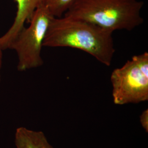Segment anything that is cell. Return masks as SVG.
I'll use <instances>...</instances> for the list:
<instances>
[{"instance_id": "cell-1", "label": "cell", "mask_w": 148, "mask_h": 148, "mask_svg": "<svg viewBox=\"0 0 148 148\" xmlns=\"http://www.w3.org/2000/svg\"><path fill=\"white\" fill-rule=\"evenodd\" d=\"M112 34L88 21L65 16L54 17L49 25L43 46L80 49L110 66L115 52Z\"/></svg>"}, {"instance_id": "cell-2", "label": "cell", "mask_w": 148, "mask_h": 148, "mask_svg": "<svg viewBox=\"0 0 148 148\" xmlns=\"http://www.w3.org/2000/svg\"><path fill=\"white\" fill-rule=\"evenodd\" d=\"M143 5L138 0H74L63 16L88 21L113 32L132 31L144 22Z\"/></svg>"}, {"instance_id": "cell-3", "label": "cell", "mask_w": 148, "mask_h": 148, "mask_svg": "<svg viewBox=\"0 0 148 148\" xmlns=\"http://www.w3.org/2000/svg\"><path fill=\"white\" fill-rule=\"evenodd\" d=\"M113 101L116 105L148 100V53L133 56L110 76Z\"/></svg>"}, {"instance_id": "cell-4", "label": "cell", "mask_w": 148, "mask_h": 148, "mask_svg": "<svg viewBox=\"0 0 148 148\" xmlns=\"http://www.w3.org/2000/svg\"><path fill=\"white\" fill-rule=\"evenodd\" d=\"M53 18L45 4L39 6L34 12L29 26L24 27L12 41L9 48L16 53L18 70L25 71L43 64V43Z\"/></svg>"}, {"instance_id": "cell-5", "label": "cell", "mask_w": 148, "mask_h": 148, "mask_svg": "<svg viewBox=\"0 0 148 148\" xmlns=\"http://www.w3.org/2000/svg\"><path fill=\"white\" fill-rule=\"evenodd\" d=\"M17 10L14 21L10 28L0 37V47L3 51L9 46L17 34L29 23L34 12L37 8L45 3V0H14Z\"/></svg>"}, {"instance_id": "cell-6", "label": "cell", "mask_w": 148, "mask_h": 148, "mask_svg": "<svg viewBox=\"0 0 148 148\" xmlns=\"http://www.w3.org/2000/svg\"><path fill=\"white\" fill-rule=\"evenodd\" d=\"M14 142L16 148H53L42 131H33L25 127L16 129Z\"/></svg>"}, {"instance_id": "cell-7", "label": "cell", "mask_w": 148, "mask_h": 148, "mask_svg": "<svg viewBox=\"0 0 148 148\" xmlns=\"http://www.w3.org/2000/svg\"><path fill=\"white\" fill-rule=\"evenodd\" d=\"M74 0H45V5L55 18L64 16Z\"/></svg>"}, {"instance_id": "cell-8", "label": "cell", "mask_w": 148, "mask_h": 148, "mask_svg": "<svg viewBox=\"0 0 148 148\" xmlns=\"http://www.w3.org/2000/svg\"><path fill=\"white\" fill-rule=\"evenodd\" d=\"M140 122L142 126L145 131L148 132V109H145L142 112L140 116Z\"/></svg>"}, {"instance_id": "cell-9", "label": "cell", "mask_w": 148, "mask_h": 148, "mask_svg": "<svg viewBox=\"0 0 148 148\" xmlns=\"http://www.w3.org/2000/svg\"><path fill=\"white\" fill-rule=\"evenodd\" d=\"M2 58H3V50L0 47V84L1 82V69L2 66Z\"/></svg>"}]
</instances>
